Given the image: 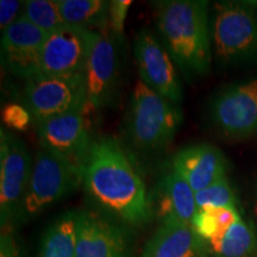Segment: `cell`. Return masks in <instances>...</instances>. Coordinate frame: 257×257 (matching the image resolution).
Wrapping results in <instances>:
<instances>
[{
    "label": "cell",
    "instance_id": "30bf717a",
    "mask_svg": "<svg viewBox=\"0 0 257 257\" xmlns=\"http://www.w3.org/2000/svg\"><path fill=\"white\" fill-rule=\"evenodd\" d=\"M211 119L221 133L231 137L257 133V79L221 91L212 101Z\"/></svg>",
    "mask_w": 257,
    "mask_h": 257
},
{
    "label": "cell",
    "instance_id": "d6986e66",
    "mask_svg": "<svg viewBox=\"0 0 257 257\" xmlns=\"http://www.w3.org/2000/svg\"><path fill=\"white\" fill-rule=\"evenodd\" d=\"M67 25L91 31L108 30L110 2L105 0H59Z\"/></svg>",
    "mask_w": 257,
    "mask_h": 257
},
{
    "label": "cell",
    "instance_id": "9c48e42d",
    "mask_svg": "<svg viewBox=\"0 0 257 257\" xmlns=\"http://www.w3.org/2000/svg\"><path fill=\"white\" fill-rule=\"evenodd\" d=\"M134 51L140 80L168 101L179 104L182 99L181 82L166 47L152 31L142 29L135 37Z\"/></svg>",
    "mask_w": 257,
    "mask_h": 257
},
{
    "label": "cell",
    "instance_id": "277c9868",
    "mask_svg": "<svg viewBox=\"0 0 257 257\" xmlns=\"http://www.w3.org/2000/svg\"><path fill=\"white\" fill-rule=\"evenodd\" d=\"M210 25L214 53L221 63L257 60V12L253 6L245 3H217Z\"/></svg>",
    "mask_w": 257,
    "mask_h": 257
},
{
    "label": "cell",
    "instance_id": "ac0fdd59",
    "mask_svg": "<svg viewBox=\"0 0 257 257\" xmlns=\"http://www.w3.org/2000/svg\"><path fill=\"white\" fill-rule=\"evenodd\" d=\"M79 211H67L42 236L38 257H76Z\"/></svg>",
    "mask_w": 257,
    "mask_h": 257
},
{
    "label": "cell",
    "instance_id": "4fadbf2b",
    "mask_svg": "<svg viewBox=\"0 0 257 257\" xmlns=\"http://www.w3.org/2000/svg\"><path fill=\"white\" fill-rule=\"evenodd\" d=\"M117 40L110 30L95 32L85 70L86 107H104L113 96L119 73Z\"/></svg>",
    "mask_w": 257,
    "mask_h": 257
},
{
    "label": "cell",
    "instance_id": "7402d4cb",
    "mask_svg": "<svg viewBox=\"0 0 257 257\" xmlns=\"http://www.w3.org/2000/svg\"><path fill=\"white\" fill-rule=\"evenodd\" d=\"M23 8L21 15L47 35L67 25L61 12L59 0H29L24 3Z\"/></svg>",
    "mask_w": 257,
    "mask_h": 257
},
{
    "label": "cell",
    "instance_id": "44dd1931",
    "mask_svg": "<svg viewBox=\"0 0 257 257\" xmlns=\"http://www.w3.org/2000/svg\"><path fill=\"white\" fill-rule=\"evenodd\" d=\"M240 219L237 208L211 207L198 210L192 220V227L201 239L210 240L223 236L231 225Z\"/></svg>",
    "mask_w": 257,
    "mask_h": 257
},
{
    "label": "cell",
    "instance_id": "603a6c76",
    "mask_svg": "<svg viewBox=\"0 0 257 257\" xmlns=\"http://www.w3.org/2000/svg\"><path fill=\"white\" fill-rule=\"evenodd\" d=\"M198 210L211 207L236 208L237 199L226 178H223L207 188L195 193Z\"/></svg>",
    "mask_w": 257,
    "mask_h": 257
},
{
    "label": "cell",
    "instance_id": "484cf974",
    "mask_svg": "<svg viewBox=\"0 0 257 257\" xmlns=\"http://www.w3.org/2000/svg\"><path fill=\"white\" fill-rule=\"evenodd\" d=\"M23 3L15 2V0H2L0 2V27L2 30L5 31L10 25L15 23L21 17L19 9Z\"/></svg>",
    "mask_w": 257,
    "mask_h": 257
},
{
    "label": "cell",
    "instance_id": "5bb4252c",
    "mask_svg": "<svg viewBox=\"0 0 257 257\" xmlns=\"http://www.w3.org/2000/svg\"><path fill=\"white\" fill-rule=\"evenodd\" d=\"M48 35L21 15L3 31L2 57L6 69L19 78L30 80L41 75V57Z\"/></svg>",
    "mask_w": 257,
    "mask_h": 257
},
{
    "label": "cell",
    "instance_id": "52a82bcc",
    "mask_svg": "<svg viewBox=\"0 0 257 257\" xmlns=\"http://www.w3.org/2000/svg\"><path fill=\"white\" fill-rule=\"evenodd\" d=\"M27 146L10 131L0 130V223L2 231L17 224L31 178Z\"/></svg>",
    "mask_w": 257,
    "mask_h": 257
},
{
    "label": "cell",
    "instance_id": "8992f818",
    "mask_svg": "<svg viewBox=\"0 0 257 257\" xmlns=\"http://www.w3.org/2000/svg\"><path fill=\"white\" fill-rule=\"evenodd\" d=\"M23 102L36 125L70 112L83 111L86 108L85 75L41 74L27 80Z\"/></svg>",
    "mask_w": 257,
    "mask_h": 257
},
{
    "label": "cell",
    "instance_id": "d4e9b609",
    "mask_svg": "<svg viewBox=\"0 0 257 257\" xmlns=\"http://www.w3.org/2000/svg\"><path fill=\"white\" fill-rule=\"evenodd\" d=\"M133 2L130 0H112L110 2L108 30L117 38L123 37L126 15Z\"/></svg>",
    "mask_w": 257,
    "mask_h": 257
},
{
    "label": "cell",
    "instance_id": "5b68a950",
    "mask_svg": "<svg viewBox=\"0 0 257 257\" xmlns=\"http://www.w3.org/2000/svg\"><path fill=\"white\" fill-rule=\"evenodd\" d=\"M82 186V170L47 150H38L18 223L37 217Z\"/></svg>",
    "mask_w": 257,
    "mask_h": 257
},
{
    "label": "cell",
    "instance_id": "83f0119b",
    "mask_svg": "<svg viewBox=\"0 0 257 257\" xmlns=\"http://www.w3.org/2000/svg\"><path fill=\"white\" fill-rule=\"evenodd\" d=\"M255 213H256V216H257V202H256V206H255Z\"/></svg>",
    "mask_w": 257,
    "mask_h": 257
},
{
    "label": "cell",
    "instance_id": "e0dca14e",
    "mask_svg": "<svg viewBox=\"0 0 257 257\" xmlns=\"http://www.w3.org/2000/svg\"><path fill=\"white\" fill-rule=\"evenodd\" d=\"M142 257H205L204 239L192 225L163 221L147 242Z\"/></svg>",
    "mask_w": 257,
    "mask_h": 257
},
{
    "label": "cell",
    "instance_id": "9a60e30c",
    "mask_svg": "<svg viewBox=\"0 0 257 257\" xmlns=\"http://www.w3.org/2000/svg\"><path fill=\"white\" fill-rule=\"evenodd\" d=\"M170 166L195 193L226 178L225 157L219 149L210 144L184 148L173 156Z\"/></svg>",
    "mask_w": 257,
    "mask_h": 257
},
{
    "label": "cell",
    "instance_id": "7a4b0ae2",
    "mask_svg": "<svg viewBox=\"0 0 257 257\" xmlns=\"http://www.w3.org/2000/svg\"><path fill=\"white\" fill-rule=\"evenodd\" d=\"M156 27L174 63L188 78L205 75L211 67L212 38L208 3L167 0L157 3Z\"/></svg>",
    "mask_w": 257,
    "mask_h": 257
},
{
    "label": "cell",
    "instance_id": "4316f807",
    "mask_svg": "<svg viewBox=\"0 0 257 257\" xmlns=\"http://www.w3.org/2000/svg\"><path fill=\"white\" fill-rule=\"evenodd\" d=\"M0 257H21L19 248L14 233L10 230H3L0 236Z\"/></svg>",
    "mask_w": 257,
    "mask_h": 257
},
{
    "label": "cell",
    "instance_id": "ba28073f",
    "mask_svg": "<svg viewBox=\"0 0 257 257\" xmlns=\"http://www.w3.org/2000/svg\"><path fill=\"white\" fill-rule=\"evenodd\" d=\"M95 31L64 25L47 36L41 57L42 74L51 76L85 75Z\"/></svg>",
    "mask_w": 257,
    "mask_h": 257
},
{
    "label": "cell",
    "instance_id": "7c38bea8",
    "mask_svg": "<svg viewBox=\"0 0 257 257\" xmlns=\"http://www.w3.org/2000/svg\"><path fill=\"white\" fill-rule=\"evenodd\" d=\"M37 136L42 149L82 170L93 143L83 111L70 112L37 124Z\"/></svg>",
    "mask_w": 257,
    "mask_h": 257
},
{
    "label": "cell",
    "instance_id": "cb8c5ba5",
    "mask_svg": "<svg viewBox=\"0 0 257 257\" xmlns=\"http://www.w3.org/2000/svg\"><path fill=\"white\" fill-rule=\"evenodd\" d=\"M2 119L8 128L24 131L30 125L32 117L24 105L10 102V104H6L4 108H3Z\"/></svg>",
    "mask_w": 257,
    "mask_h": 257
},
{
    "label": "cell",
    "instance_id": "8fae6325",
    "mask_svg": "<svg viewBox=\"0 0 257 257\" xmlns=\"http://www.w3.org/2000/svg\"><path fill=\"white\" fill-rule=\"evenodd\" d=\"M76 257H131L130 233L119 221L79 211Z\"/></svg>",
    "mask_w": 257,
    "mask_h": 257
},
{
    "label": "cell",
    "instance_id": "6da1fadb",
    "mask_svg": "<svg viewBox=\"0 0 257 257\" xmlns=\"http://www.w3.org/2000/svg\"><path fill=\"white\" fill-rule=\"evenodd\" d=\"M82 187L102 216L121 224L142 225L154 216L143 179L113 138L93 141L82 167Z\"/></svg>",
    "mask_w": 257,
    "mask_h": 257
},
{
    "label": "cell",
    "instance_id": "2e32d148",
    "mask_svg": "<svg viewBox=\"0 0 257 257\" xmlns=\"http://www.w3.org/2000/svg\"><path fill=\"white\" fill-rule=\"evenodd\" d=\"M153 214L163 221L192 224L198 212L195 192L174 170L163 175L150 195Z\"/></svg>",
    "mask_w": 257,
    "mask_h": 257
},
{
    "label": "cell",
    "instance_id": "ffe728a7",
    "mask_svg": "<svg viewBox=\"0 0 257 257\" xmlns=\"http://www.w3.org/2000/svg\"><path fill=\"white\" fill-rule=\"evenodd\" d=\"M218 257H249L256 249V236L242 218L231 225L223 236L207 242Z\"/></svg>",
    "mask_w": 257,
    "mask_h": 257
},
{
    "label": "cell",
    "instance_id": "3957f363",
    "mask_svg": "<svg viewBox=\"0 0 257 257\" xmlns=\"http://www.w3.org/2000/svg\"><path fill=\"white\" fill-rule=\"evenodd\" d=\"M127 110V138L137 150L144 153L168 147L182 123L180 108L148 87L142 80L135 85Z\"/></svg>",
    "mask_w": 257,
    "mask_h": 257
}]
</instances>
